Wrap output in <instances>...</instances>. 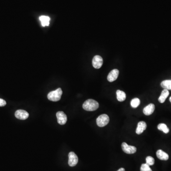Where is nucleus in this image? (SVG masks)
Returning a JSON list of instances; mask_svg holds the SVG:
<instances>
[{
	"label": "nucleus",
	"mask_w": 171,
	"mask_h": 171,
	"mask_svg": "<svg viewBox=\"0 0 171 171\" xmlns=\"http://www.w3.org/2000/svg\"><path fill=\"white\" fill-rule=\"evenodd\" d=\"M99 107V103L92 99H88L83 104V109L86 111H95V110H96Z\"/></svg>",
	"instance_id": "obj_1"
},
{
	"label": "nucleus",
	"mask_w": 171,
	"mask_h": 171,
	"mask_svg": "<svg viewBox=\"0 0 171 171\" xmlns=\"http://www.w3.org/2000/svg\"><path fill=\"white\" fill-rule=\"evenodd\" d=\"M62 91L60 88H58L55 91H52L49 92L48 95V99L51 101L56 102L59 101L61 99Z\"/></svg>",
	"instance_id": "obj_2"
},
{
	"label": "nucleus",
	"mask_w": 171,
	"mask_h": 171,
	"mask_svg": "<svg viewBox=\"0 0 171 171\" xmlns=\"http://www.w3.org/2000/svg\"><path fill=\"white\" fill-rule=\"evenodd\" d=\"M109 122V118L106 114H102L99 116L96 119V124L99 127H104L107 125Z\"/></svg>",
	"instance_id": "obj_3"
},
{
	"label": "nucleus",
	"mask_w": 171,
	"mask_h": 171,
	"mask_svg": "<svg viewBox=\"0 0 171 171\" xmlns=\"http://www.w3.org/2000/svg\"><path fill=\"white\" fill-rule=\"evenodd\" d=\"M121 146L123 151L128 154H133L136 152V147L134 146H129L126 143H123Z\"/></svg>",
	"instance_id": "obj_4"
},
{
	"label": "nucleus",
	"mask_w": 171,
	"mask_h": 171,
	"mask_svg": "<svg viewBox=\"0 0 171 171\" xmlns=\"http://www.w3.org/2000/svg\"><path fill=\"white\" fill-rule=\"evenodd\" d=\"M103 60L100 56L96 55L94 56L92 60L93 67L96 69H100L102 66Z\"/></svg>",
	"instance_id": "obj_5"
},
{
	"label": "nucleus",
	"mask_w": 171,
	"mask_h": 171,
	"mask_svg": "<svg viewBox=\"0 0 171 171\" xmlns=\"http://www.w3.org/2000/svg\"><path fill=\"white\" fill-rule=\"evenodd\" d=\"M69 165L71 167H73L77 165L78 163V157L73 152H71L69 154Z\"/></svg>",
	"instance_id": "obj_6"
},
{
	"label": "nucleus",
	"mask_w": 171,
	"mask_h": 171,
	"mask_svg": "<svg viewBox=\"0 0 171 171\" xmlns=\"http://www.w3.org/2000/svg\"><path fill=\"white\" fill-rule=\"evenodd\" d=\"M58 122L59 124L63 125L66 123L67 121V117L66 114L62 111H59L56 114Z\"/></svg>",
	"instance_id": "obj_7"
},
{
	"label": "nucleus",
	"mask_w": 171,
	"mask_h": 171,
	"mask_svg": "<svg viewBox=\"0 0 171 171\" xmlns=\"http://www.w3.org/2000/svg\"><path fill=\"white\" fill-rule=\"evenodd\" d=\"M29 114L28 112L24 110H18L16 111L15 116L16 118L21 120H25L29 117Z\"/></svg>",
	"instance_id": "obj_8"
},
{
	"label": "nucleus",
	"mask_w": 171,
	"mask_h": 171,
	"mask_svg": "<svg viewBox=\"0 0 171 171\" xmlns=\"http://www.w3.org/2000/svg\"><path fill=\"white\" fill-rule=\"evenodd\" d=\"M118 75H119V70L117 69H114L110 72L107 76V80L109 82H113L117 78Z\"/></svg>",
	"instance_id": "obj_9"
},
{
	"label": "nucleus",
	"mask_w": 171,
	"mask_h": 171,
	"mask_svg": "<svg viewBox=\"0 0 171 171\" xmlns=\"http://www.w3.org/2000/svg\"><path fill=\"white\" fill-rule=\"evenodd\" d=\"M155 109L154 104H150L145 107L143 110V113L146 116H149L153 113Z\"/></svg>",
	"instance_id": "obj_10"
},
{
	"label": "nucleus",
	"mask_w": 171,
	"mask_h": 171,
	"mask_svg": "<svg viewBox=\"0 0 171 171\" xmlns=\"http://www.w3.org/2000/svg\"><path fill=\"white\" fill-rule=\"evenodd\" d=\"M147 127L146 122L144 121H140L138 123V127L136 129V133L138 135H140L143 132Z\"/></svg>",
	"instance_id": "obj_11"
},
{
	"label": "nucleus",
	"mask_w": 171,
	"mask_h": 171,
	"mask_svg": "<svg viewBox=\"0 0 171 171\" xmlns=\"http://www.w3.org/2000/svg\"><path fill=\"white\" fill-rule=\"evenodd\" d=\"M157 157L161 160H167L169 159L168 154L162 150H158L157 152Z\"/></svg>",
	"instance_id": "obj_12"
},
{
	"label": "nucleus",
	"mask_w": 171,
	"mask_h": 171,
	"mask_svg": "<svg viewBox=\"0 0 171 171\" xmlns=\"http://www.w3.org/2000/svg\"><path fill=\"white\" fill-rule=\"evenodd\" d=\"M169 95V92L167 89H164L162 92L161 96L158 99V101L161 103H163L166 100V98H167Z\"/></svg>",
	"instance_id": "obj_13"
},
{
	"label": "nucleus",
	"mask_w": 171,
	"mask_h": 171,
	"mask_svg": "<svg viewBox=\"0 0 171 171\" xmlns=\"http://www.w3.org/2000/svg\"><path fill=\"white\" fill-rule=\"evenodd\" d=\"M117 99L120 102H123L126 99V94L123 91L117 90Z\"/></svg>",
	"instance_id": "obj_14"
},
{
	"label": "nucleus",
	"mask_w": 171,
	"mask_h": 171,
	"mask_svg": "<svg viewBox=\"0 0 171 171\" xmlns=\"http://www.w3.org/2000/svg\"><path fill=\"white\" fill-rule=\"evenodd\" d=\"M40 21H41V25L42 26H47L49 25V21H50V18L48 16H40Z\"/></svg>",
	"instance_id": "obj_15"
},
{
	"label": "nucleus",
	"mask_w": 171,
	"mask_h": 171,
	"mask_svg": "<svg viewBox=\"0 0 171 171\" xmlns=\"http://www.w3.org/2000/svg\"><path fill=\"white\" fill-rule=\"evenodd\" d=\"M161 87L164 89L171 90V80H165L161 83Z\"/></svg>",
	"instance_id": "obj_16"
},
{
	"label": "nucleus",
	"mask_w": 171,
	"mask_h": 171,
	"mask_svg": "<svg viewBox=\"0 0 171 171\" xmlns=\"http://www.w3.org/2000/svg\"><path fill=\"white\" fill-rule=\"evenodd\" d=\"M157 128L159 130L162 131L165 134H167L169 132V129L167 127V125L164 124H160L158 125Z\"/></svg>",
	"instance_id": "obj_17"
},
{
	"label": "nucleus",
	"mask_w": 171,
	"mask_h": 171,
	"mask_svg": "<svg viewBox=\"0 0 171 171\" xmlns=\"http://www.w3.org/2000/svg\"><path fill=\"white\" fill-rule=\"evenodd\" d=\"M140 104V100L138 98H135L133 99L131 101V106L133 108H136L139 106Z\"/></svg>",
	"instance_id": "obj_18"
},
{
	"label": "nucleus",
	"mask_w": 171,
	"mask_h": 171,
	"mask_svg": "<svg viewBox=\"0 0 171 171\" xmlns=\"http://www.w3.org/2000/svg\"><path fill=\"white\" fill-rule=\"evenodd\" d=\"M146 164L149 166L154 165V158L152 157L148 156L146 158Z\"/></svg>",
	"instance_id": "obj_19"
},
{
	"label": "nucleus",
	"mask_w": 171,
	"mask_h": 171,
	"mask_svg": "<svg viewBox=\"0 0 171 171\" xmlns=\"http://www.w3.org/2000/svg\"><path fill=\"white\" fill-rule=\"evenodd\" d=\"M141 171H152V169L150 167L149 165L146 164H143L141 165L140 168Z\"/></svg>",
	"instance_id": "obj_20"
},
{
	"label": "nucleus",
	"mask_w": 171,
	"mask_h": 171,
	"mask_svg": "<svg viewBox=\"0 0 171 171\" xmlns=\"http://www.w3.org/2000/svg\"><path fill=\"white\" fill-rule=\"evenodd\" d=\"M6 105V101L3 99H0V107H4Z\"/></svg>",
	"instance_id": "obj_21"
},
{
	"label": "nucleus",
	"mask_w": 171,
	"mask_h": 171,
	"mask_svg": "<svg viewBox=\"0 0 171 171\" xmlns=\"http://www.w3.org/2000/svg\"><path fill=\"white\" fill-rule=\"evenodd\" d=\"M125 171V169L123 168H121L119 169L118 171Z\"/></svg>",
	"instance_id": "obj_22"
},
{
	"label": "nucleus",
	"mask_w": 171,
	"mask_h": 171,
	"mask_svg": "<svg viewBox=\"0 0 171 171\" xmlns=\"http://www.w3.org/2000/svg\"><path fill=\"white\" fill-rule=\"evenodd\" d=\"M170 102H171V97H170Z\"/></svg>",
	"instance_id": "obj_23"
}]
</instances>
